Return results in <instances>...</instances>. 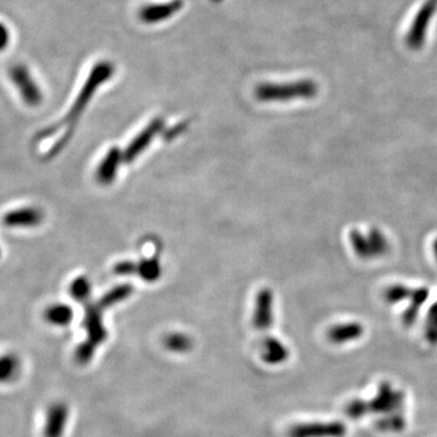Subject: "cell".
Segmentation results:
<instances>
[{
  "mask_svg": "<svg viewBox=\"0 0 437 437\" xmlns=\"http://www.w3.org/2000/svg\"><path fill=\"white\" fill-rule=\"evenodd\" d=\"M404 392L402 390L395 389L390 383H381L378 388L376 396L368 401L370 413L388 415L397 413L404 408Z\"/></svg>",
  "mask_w": 437,
  "mask_h": 437,
  "instance_id": "5",
  "label": "cell"
},
{
  "mask_svg": "<svg viewBox=\"0 0 437 437\" xmlns=\"http://www.w3.org/2000/svg\"><path fill=\"white\" fill-rule=\"evenodd\" d=\"M84 328H86V342H90L94 347H99L105 342L107 337V331H106L102 316H101V309L99 305H88L86 308V315H84Z\"/></svg>",
  "mask_w": 437,
  "mask_h": 437,
  "instance_id": "12",
  "label": "cell"
},
{
  "mask_svg": "<svg viewBox=\"0 0 437 437\" xmlns=\"http://www.w3.org/2000/svg\"><path fill=\"white\" fill-rule=\"evenodd\" d=\"M186 128H187V123H180L179 125H176V127L170 129V130L166 133V138L169 140V138H175L176 135L182 133Z\"/></svg>",
  "mask_w": 437,
  "mask_h": 437,
  "instance_id": "31",
  "label": "cell"
},
{
  "mask_svg": "<svg viewBox=\"0 0 437 437\" xmlns=\"http://www.w3.org/2000/svg\"><path fill=\"white\" fill-rule=\"evenodd\" d=\"M413 288L404 285H392L384 292V299L388 304L395 305L409 300Z\"/></svg>",
  "mask_w": 437,
  "mask_h": 437,
  "instance_id": "24",
  "label": "cell"
},
{
  "mask_svg": "<svg viewBox=\"0 0 437 437\" xmlns=\"http://www.w3.org/2000/svg\"><path fill=\"white\" fill-rule=\"evenodd\" d=\"M162 267L159 264L158 257H153L151 259L143 260L138 265V275L146 282H154L161 277Z\"/></svg>",
  "mask_w": 437,
  "mask_h": 437,
  "instance_id": "23",
  "label": "cell"
},
{
  "mask_svg": "<svg viewBox=\"0 0 437 437\" xmlns=\"http://www.w3.org/2000/svg\"><path fill=\"white\" fill-rule=\"evenodd\" d=\"M113 272L116 275L130 276L138 273V264L133 262H120L114 267Z\"/></svg>",
  "mask_w": 437,
  "mask_h": 437,
  "instance_id": "29",
  "label": "cell"
},
{
  "mask_svg": "<svg viewBox=\"0 0 437 437\" xmlns=\"http://www.w3.org/2000/svg\"><path fill=\"white\" fill-rule=\"evenodd\" d=\"M133 293L132 285H122L116 287L112 290H109L107 294L104 295L99 301V308L100 309H106L111 308L113 305L118 304L123 300L128 299L129 296Z\"/></svg>",
  "mask_w": 437,
  "mask_h": 437,
  "instance_id": "21",
  "label": "cell"
},
{
  "mask_svg": "<svg viewBox=\"0 0 437 437\" xmlns=\"http://www.w3.org/2000/svg\"><path fill=\"white\" fill-rule=\"evenodd\" d=\"M406 425H407V422L401 412L384 415L376 423L378 429L385 433H401L406 429Z\"/></svg>",
  "mask_w": 437,
  "mask_h": 437,
  "instance_id": "22",
  "label": "cell"
},
{
  "mask_svg": "<svg viewBox=\"0 0 437 437\" xmlns=\"http://www.w3.org/2000/svg\"><path fill=\"white\" fill-rule=\"evenodd\" d=\"M11 40V33L6 24L0 22V51H4L9 47Z\"/></svg>",
  "mask_w": 437,
  "mask_h": 437,
  "instance_id": "30",
  "label": "cell"
},
{
  "mask_svg": "<svg viewBox=\"0 0 437 437\" xmlns=\"http://www.w3.org/2000/svg\"><path fill=\"white\" fill-rule=\"evenodd\" d=\"M350 242L357 257L365 260L384 257L390 251L389 239L379 228H373L367 232L352 230Z\"/></svg>",
  "mask_w": 437,
  "mask_h": 437,
  "instance_id": "3",
  "label": "cell"
},
{
  "mask_svg": "<svg viewBox=\"0 0 437 437\" xmlns=\"http://www.w3.org/2000/svg\"><path fill=\"white\" fill-rule=\"evenodd\" d=\"M433 252H434V255H435V259H436V262H437V238L436 239H435V241H434V243H433Z\"/></svg>",
  "mask_w": 437,
  "mask_h": 437,
  "instance_id": "32",
  "label": "cell"
},
{
  "mask_svg": "<svg viewBox=\"0 0 437 437\" xmlns=\"http://www.w3.org/2000/svg\"><path fill=\"white\" fill-rule=\"evenodd\" d=\"M365 334V327L358 322H345L337 324L329 328L327 339L335 345H344L349 342H356Z\"/></svg>",
  "mask_w": 437,
  "mask_h": 437,
  "instance_id": "15",
  "label": "cell"
},
{
  "mask_svg": "<svg viewBox=\"0 0 437 437\" xmlns=\"http://www.w3.org/2000/svg\"><path fill=\"white\" fill-rule=\"evenodd\" d=\"M95 351L96 347L86 340L77 347L76 352H74V360L78 365L86 366L88 363H90L93 357L95 355Z\"/></svg>",
  "mask_w": 437,
  "mask_h": 437,
  "instance_id": "28",
  "label": "cell"
},
{
  "mask_svg": "<svg viewBox=\"0 0 437 437\" xmlns=\"http://www.w3.org/2000/svg\"><path fill=\"white\" fill-rule=\"evenodd\" d=\"M290 352L285 342L275 337H267L262 344V361L267 365L277 366L289 358Z\"/></svg>",
  "mask_w": 437,
  "mask_h": 437,
  "instance_id": "16",
  "label": "cell"
},
{
  "mask_svg": "<svg viewBox=\"0 0 437 437\" xmlns=\"http://www.w3.org/2000/svg\"><path fill=\"white\" fill-rule=\"evenodd\" d=\"M319 94L317 83L311 79L289 83H262L255 89V96L262 102H288L310 100Z\"/></svg>",
  "mask_w": 437,
  "mask_h": 437,
  "instance_id": "2",
  "label": "cell"
},
{
  "mask_svg": "<svg viewBox=\"0 0 437 437\" xmlns=\"http://www.w3.org/2000/svg\"><path fill=\"white\" fill-rule=\"evenodd\" d=\"M437 0H427L415 15L413 22L409 27V32L406 37V42L409 48L419 50L423 47L428 32L429 24L431 22L434 15L436 13Z\"/></svg>",
  "mask_w": 437,
  "mask_h": 437,
  "instance_id": "6",
  "label": "cell"
},
{
  "mask_svg": "<svg viewBox=\"0 0 437 437\" xmlns=\"http://www.w3.org/2000/svg\"><path fill=\"white\" fill-rule=\"evenodd\" d=\"M0 257H1V251H0Z\"/></svg>",
  "mask_w": 437,
  "mask_h": 437,
  "instance_id": "33",
  "label": "cell"
},
{
  "mask_svg": "<svg viewBox=\"0 0 437 437\" xmlns=\"http://www.w3.org/2000/svg\"><path fill=\"white\" fill-rule=\"evenodd\" d=\"M70 419V408L65 402L57 401L49 404L45 411L43 424V437H62L66 431Z\"/></svg>",
  "mask_w": 437,
  "mask_h": 437,
  "instance_id": "8",
  "label": "cell"
},
{
  "mask_svg": "<svg viewBox=\"0 0 437 437\" xmlns=\"http://www.w3.org/2000/svg\"><path fill=\"white\" fill-rule=\"evenodd\" d=\"M91 285L89 280H86V277H78L72 282L70 287V293L74 299L78 301H86V299L90 296Z\"/></svg>",
  "mask_w": 437,
  "mask_h": 437,
  "instance_id": "25",
  "label": "cell"
},
{
  "mask_svg": "<svg viewBox=\"0 0 437 437\" xmlns=\"http://www.w3.org/2000/svg\"><path fill=\"white\" fill-rule=\"evenodd\" d=\"M163 125H164V120L162 118L153 119L152 122L148 124L136 138H134L128 148L125 150V152L123 153L124 162H133L135 158H138V154L148 148V145L152 143L153 138L162 130Z\"/></svg>",
  "mask_w": 437,
  "mask_h": 437,
  "instance_id": "10",
  "label": "cell"
},
{
  "mask_svg": "<svg viewBox=\"0 0 437 437\" xmlns=\"http://www.w3.org/2000/svg\"><path fill=\"white\" fill-rule=\"evenodd\" d=\"M24 372V361L16 352H4L0 355V385L15 384Z\"/></svg>",
  "mask_w": 437,
  "mask_h": 437,
  "instance_id": "14",
  "label": "cell"
},
{
  "mask_svg": "<svg viewBox=\"0 0 437 437\" xmlns=\"http://www.w3.org/2000/svg\"><path fill=\"white\" fill-rule=\"evenodd\" d=\"M73 316V309L66 304L51 305L44 312L45 321L55 327H66L71 324Z\"/></svg>",
  "mask_w": 437,
  "mask_h": 437,
  "instance_id": "19",
  "label": "cell"
},
{
  "mask_svg": "<svg viewBox=\"0 0 437 437\" xmlns=\"http://www.w3.org/2000/svg\"><path fill=\"white\" fill-rule=\"evenodd\" d=\"M9 77L27 105L34 107L42 104L43 93L34 81L29 67L24 63H15L9 68Z\"/></svg>",
  "mask_w": 437,
  "mask_h": 437,
  "instance_id": "4",
  "label": "cell"
},
{
  "mask_svg": "<svg viewBox=\"0 0 437 437\" xmlns=\"http://www.w3.org/2000/svg\"><path fill=\"white\" fill-rule=\"evenodd\" d=\"M345 413H347V417L351 418L352 420H358V419L363 418L365 415L370 413L368 402L361 399H351V401L347 404Z\"/></svg>",
  "mask_w": 437,
  "mask_h": 437,
  "instance_id": "26",
  "label": "cell"
},
{
  "mask_svg": "<svg viewBox=\"0 0 437 437\" xmlns=\"http://www.w3.org/2000/svg\"><path fill=\"white\" fill-rule=\"evenodd\" d=\"M163 344L168 351L175 352V353H186L191 351V349L193 347L192 339L182 333H171L164 337Z\"/></svg>",
  "mask_w": 437,
  "mask_h": 437,
  "instance_id": "20",
  "label": "cell"
},
{
  "mask_svg": "<svg viewBox=\"0 0 437 437\" xmlns=\"http://www.w3.org/2000/svg\"><path fill=\"white\" fill-rule=\"evenodd\" d=\"M114 74V66L113 63H111L109 61H101L99 63H96L95 66L93 67L90 74L88 77L84 86L81 88L79 95L77 96L74 104L72 105L70 112L65 116V118L62 119L60 123L55 124L53 127H49V128L44 129L37 136L38 141L45 140V138L53 136L54 134L58 132L61 128H66L67 132L61 140H58L54 148H51V151L48 153V157H54L56 153L60 152L62 148H65V145L68 143V138L71 136V130L74 124L77 123V120L81 117V114L84 112V109H86L88 104L90 102L91 97L94 96L96 90L99 89V86H102L104 83L109 81L112 76Z\"/></svg>",
  "mask_w": 437,
  "mask_h": 437,
  "instance_id": "1",
  "label": "cell"
},
{
  "mask_svg": "<svg viewBox=\"0 0 437 437\" xmlns=\"http://www.w3.org/2000/svg\"><path fill=\"white\" fill-rule=\"evenodd\" d=\"M425 337L431 345H437V301L429 309L425 324Z\"/></svg>",
  "mask_w": 437,
  "mask_h": 437,
  "instance_id": "27",
  "label": "cell"
},
{
  "mask_svg": "<svg viewBox=\"0 0 437 437\" xmlns=\"http://www.w3.org/2000/svg\"><path fill=\"white\" fill-rule=\"evenodd\" d=\"M182 6H184L182 0H171L168 3H161V4L146 5L140 10L138 17L143 24H158L173 17L182 9Z\"/></svg>",
  "mask_w": 437,
  "mask_h": 437,
  "instance_id": "11",
  "label": "cell"
},
{
  "mask_svg": "<svg viewBox=\"0 0 437 437\" xmlns=\"http://www.w3.org/2000/svg\"><path fill=\"white\" fill-rule=\"evenodd\" d=\"M123 161V153L117 148L109 150L105 158L101 161L100 166L96 171V177L101 184L109 185V182L114 180L119 169V164Z\"/></svg>",
  "mask_w": 437,
  "mask_h": 437,
  "instance_id": "17",
  "label": "cell"
},
{
  "mask_svg": "<svg viewBox=\"0 0 437 437\" xmlns=\"http://www.w3.org/2000/svg\"><path fill=\"white\" fill-rule=\"evenodd\" d=\"M347 429L342 422H311L295 424L289 429V437H344Z\"/></svg>",
  "mask_w": 437,
  "mask_h": 437,
  "instance_id": "7",
  "label": "cell"
},
{
  "mask_svg": "<svg viewBox=\"0 0 437 437\" xmlns=\"http://www.w3.org/2000/svg\"><path fill=\"white\" fill-rule=\"evenodd\" d=\"M1 220L6 228H37L43 223L44 214L42 210L35 207H24V208H17V209L8 212Z\"/></svg>",
  "mask_w": 437,
  "mask_h": 437,
  "instance_id": "9",
  "label": "cell"
},
{
  "mask_svg": "<svg viewBox=\"0 0 437 437\" xmlns=\"http://www.w3.org/2000/svg\"><path fill=\"white\" fill-rule=\"evenodd\" d=\"M272 324H273V293L265 288L260 290L257 294L253 324L257 329L265 331L271 327Z\"/></svg>",
  "mask_w": 437,
  "mask_h": 437,
  "instance_id": "13",
  "label": "cell"
},
{
  "mask_svg": "<svg viewBox=\"0 0 437 437\" xmlns=\"http://www.w3.org/2000/svg\"><path fill=\"white\" fill-rule=\"evenodd\" d=\"M429 298V289L427 288H415L412 290V294L409 298V305L404 314V324L406 326H413L415 321L418 319L420 309L423 308V305L427 303Z\"/></svg>",
  "mask_w": 437,
  "mask_h": 437,
  "instance_id": "18",
  "label": "cell"
}]
</instances>
